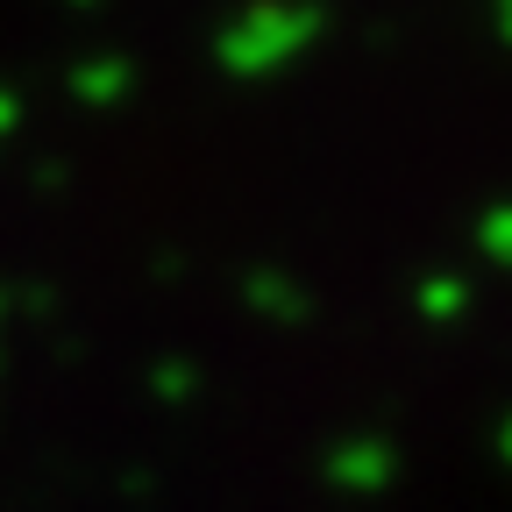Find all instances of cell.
Listing matches in <instances>:
<instances>
[{"label": "cell", "mask_w": 512, "mask_h": 512, "mask_svg": "<svg viewBox=\"0 0 512 512\" xmlns=\"http://www.w3.org/2000/svg\"><path fill=\"white\" fill-rule=\"evenodd\" d=\"M335 477H349V484H384V477H392V456H384V448H342V456H335Z\"/></svg>", "instance_id": "7a4b0ae2"}, {"label": "cell", "mask_w": 512, "mask_h": 512, "mask_svg": "<svg viewBox=\"0 0 512 512\" xmlns=\"http://www.w3.org/2000/svg\"><path fill=\"white\" fill-rule=\"evenodd\" d=\"M313 36H320V15L306 0H256L242 22H228L221 64L228 72H278V64H292Z\"/></svg>", "instance_id": "6da1fadb"}, {"label": "cell", "mask_w": 512, "mask_h": 512, "mask_svg": "<svg viewBox=\"0 0 512 512\" xmlns=\"http://www.w3.org/2000/svg\"><path fill=\"white\" fill-rule=\"evenodd\" d=\"M8 121H15V100H8V93H0V136H8Z\"/></svg>", "instance_id": "5b68a950"}, {"label": "cell", "mask_w": 512, "mask_h": 512, "mask_svg": "<svg viewBox=\"0 0 512 512\" xmlns=\"http://www.w3.org/2000/svg\"><path fill=\"white\" fill-rule=\"evenodd\" d=\"M498 29H505V36H512V0H498Z\"/></svg>", "instance_id": "8992f818"}, {"label": "cell", "mask_w": 512, "mask_h": 512, "mask_svg": "<svg viewBox=\"0 0 512 512\" xmlns=\"http://www.w3.org/2000/svg\"><path fill=\"white\" fill-rule=\"evenodd\" d=\"M505 463H512V427H505Z\"/></svg>", "instance_id": "52a82bcc"}, {"label": "cell", "mask_w": 512, "mask_h": 512, "mask_svg": "<svg viewBox=\"0 0 512 512\" xmlns=\"http://www.w3.org/2000/svg\"><path fill=\"white\" fill-rule=\"evenodd\" d=\"M484 256L512 264V214H491V221H484Z\"/></svg>", "instance_id": "3957f363"}, {"label": "cell", "mask_w": 512, "mask_h": 512, "mask_svg": "<svg viewBox=\"0 0 512 512\" xmlns=\"http://www.w3.org/2000/svg\"><path fill=\"white\" fill-rule=\"evenodd\" d=\"M448 306H463V285H448V278H434V292H427V313H448Z\"/></svg>", "instance_id": "277c9868"}]
</instances>
